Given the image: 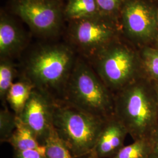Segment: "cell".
I'll use <instances>...</instances> for the list:
<instances>
[{
	"instance_id": "obj_1",
	"label": "cell",
	"mask_w": 158,
	"mask_h": 158,
	"mask_svg": "<svg viewBox=\"0 0 158 158\" xmlns=\"http://www.w3.org/2000/svg\"><path fill=\"white\" fill-rule=\"evenodd\" d=\"M77 57L67 42L41 44L25 59L22 76L54 100H63Z\"/></svg>"
},
{
	"instance_id": "obj_2",
	"label": "cell",
	"mask_w": 158,
	"mask_h": 158,
	"mask_svg": "<svg viewBox=\"0 0 158 158\" xmlns=\"http://www.w3.org/2000/svg\"><path fill=\"white\" fill-rule=\"evenodd\" d=\"M114 115L134 141L151 137L158 124V100L153 81L136 80L114 94Z\"/></svg>"
},
{
	"instance_id": "obj_3",
	"label": "cell",
	"mask_w": 158,
	"mask_h": 158,
	"mask_svg": "<svg viewBox=\"0 0 158 158\" xmlns=\"http://www.w3.org/2000/svg\"><path fill=\"white\" fill-rule=\"evenodd\" d=\"M87 61L114 94L136 80L145 77L139 49L122 35Z\"/></svg>"
},
{
	"instance_id": "obj_4",
	"label": "cell",
	"mask_w": 158,
	"mask_h": 158,
	"mask_svg": "<svg viewBox=\"0 0 158 158\" xmlns=\"http://www.w3.org/2000/svg\"><path fill=\"white\" fill-rule=\"evenodd\" d=\"M106 120L62 100H54L53 127L74 158L93 151Z\"/></svg>"
},
{
	"instance_id": "obj_5",
	"label": "cell",
	"mask_w": 158,
	"mask_h": 158,
	"mask_svg": "<svg viewBox=\"0 0 158 158\" xmlns=\"http://www.w3.org/2000/svg\"><path fill=\"white\" fill-rule=\"evenodd\" d=\"M62 100L102 118L107 119L114 115V94L89 62L79 55L65 87Z\"/></svg>"
},
{
	"instance_id": "obj_6",
	"label": "cell",
	"mask_w": 158,
	"mask_h": 158,
	"mask_svg": "<svg viewBox=\"0 0 158 158\" xmlns=\"http://www.w3.org/2000/svg\"><path fill=\"white\" fill-rule=\"evenodd\" d=\"M121 35L119 24L101 15L69 21L66 32V42L87 60Z\"/></svg>"
},
{
	"instance_id": "obj_7",
	"label": "cell",
	"mask_w": 158,
	"mask_h": 158,
	"mask_svg": "<svg viewBox=\"0 0 158 158\" xmlns=\"http://www.w3.org/2000/svg\"><path fill=\"white\" fill-rule=\"evenodd\" d=\"M119 23L122 36L136 48L153 46L158 32V1L125 0Z\"/></svg>"
},
{
	"instance_id": "obj_8",
	"label": "cell",
	"mask_w": 158,
	"mask_h": 158,
	"mask_svg": "<svg viewBox=\"0 0 158 158\" xmlns=\"http://www.w3.org/2000/svg\"><path fill=\"white\" fill-rule=\"evenodd\" d=\"M10 10L33 34L43 38L57 36L64 18L61 0H10Z\"/></svg>"
},
{
	"instance_id": "obj_9",
	"label": "cell",
	"mask_w": 158,
	"mask_h": 158,
	"mask_svg": "<svg viewBox=\"0 0 158 158\" xmlns=\"http://www.w3.org/2000/svg\"><path fill=\"white\" fill-rule=\"evenodd\" d=\"M53 98L34 89L22 113L18 117L43 145L53 128Z\"/></svg>"
},
{
	"instance_id": "obj_10",
	"label": "cell",
	"mask_w": 158,
	"mask_h": 158,
	"mask_svg": "<svg viewBox=\"0 0 158 158\" xmlns=\"http://www.w3.org/2000/svg\"><path fill=\"white\" fill-rule=\"evenodd\" d=\"M28 35L5 11L0 12V58L19 55L28 45Z\"/></svg>"
},
{
	"instance_id": "obj_11",
	"label": "cell",
	"mask_w": 158,
	"mask_h": 158,
	"mask_svg": "<svg viewBox=\"0 0 158 158\" xmlns=\"http://www.w3.org/2000/svg\"><path fill=\"white\" fill-rule=\"evenodd\" d=\"M128 131L114 115L106 119L93 152L98 158H113L124 147Z\"/></svg>"
},
{
	"instance_id": "obj_12",
	"label": "cell",
	"mask_w": 158,
	"mask_h": 158,
	"mask_svg": "<svg viewBox=\"0 0 158 158\" xmlns=\"http://www.w3.org/2000/svg\"><path fill=\"white\" fill-rule=\"evenodd\" d=\"M14 151H25L34 150L45 156V145H41L32 131L17 117V127L8 140Z\"/></svg>"
},
{
	"instance_id": "obj_13",
	"label": "cell",
	"mask_w": 158,
	"mask_h": 158,
	"mask_svg": "<svg viewBox=\"0 0 158 158\" xmlns=\"http://www.w3.org/2000/svg\"><path fill=\"white\" fill-rule=\"evenodd\" d=\"M34 89V85L23 76L10 87L6 97V103L17 117L22 113Z\"/></svg>"
},
{
	"instance_id": "obj_14",
	"label": "cell",
	"mask_w": 158,
	"mask_h": 158,
	"mask_svg": "<svg viewBox=\"0 0 158 158\" xmlns=\"http://www.w3.org/2000/svg\"><path fill=\"white\" fill-rule=\"evenodd\" d=\"M63 15L68 22L100 15L96 0H67Z\"/></svg>"
},
{
	"instance_id": "obj_15",
	"label": "cell",
	"mask_w": 158,
	"mask_h": 158,
	"mask_svg": "<svg viewBox=\"0 0 158 158\" xmlns=\"http://www.w3.org/2000/svg\"><path fill=\"white\" fill-rule=\"evenodd\" d=\"M16 76L17 68L12 59L0 58V99L3 106H6V97Z\"/></svg>"
},
{
	"instance_id": "obj_16",
	"label": "cell",
	"mask_w": 158,
	"mask_h": 158,
	"mask_svg": "<svg viewBox=\"0 0 158 158\" xmlns=\"http://www.w3.org/2000/svg\"><path fill=\"white\" fill-rule=\"evenodd\" d=\"M145 76L152 81H158V49L143 46L139 49Z\"/></svg>"
},
{
	"instance_id": "obj_17",
	"label": "cell",
	"mask_w": 158,
	"mask_h": 158,
	"mask_svg": "<svg viewBox=\"0 0 158 158\" xmlns=\"http://www.w3.org/2000/svg\"><path fill=\"white\" fill-rule=\"evenodd\" d=\"M46 158H74L68 147L57 134L53 127L44 144Z\"/></svg>"
},
{
	"instance_id": "obj_18",
	"label": "cell",
	"mask_w": 158,
	"mask_h": 158,
	"mask_svg": "<svg viewBox=\"0 0 158 158\" xmlns=\"http://www.w3.org/2000/svg\"><path fill=\"white\" fill-rule=\"evenodd\" d=\"M151 145L149 138L136 140L124 147L113 158H150Z\"/></svg>"
},
{
	"instance_id": "obj_19",
	"label": "cell",
	"mask_w": 158,
	"mask_h": 158,
	"mask_svg": "<svg viewBox=\"0 0 158 158\" xmlns=\"http://www.w3.org/2000/svg\"><path fill=\"white\" fill-rule=\"evenodd\" d=\"M0 111V141L8 142L17 127V116L6 105Z\"/></svg>"
},
{
	"instance_id": "obj_20",
	"label": "cell",
	"mask_w": 158,
	"mask_h": 158,
	"mask_svg": "<svg viewBox=\"0 0 158 158\" xmlns=\"http://www.w3.org/2000/svg\"><path fill=\"white\" fill-rule=\"evenodd\" d=\"M100 15L119 23L122 6L125 0H96Z\"/></svg>"
},
{
	"instance_id": "obj_21",
	"label": "cell",
	"mask_w": 158,
	"mask_h": 158,
	"mask_svg": "<svg viewBox=\"0 0 158 158\" xmlns=\"http://www.w3.org/2000/svg\"><path fill=\"white\" fill-rule=\"evenodd\" d=\"M151 153L150 158H158V124L149 138Z\"/></svg>"
},
{
	"instance_id": "obj_22",
	"label": "cell",
	"mask_w": 158,
	"mask_h": 158,
	"mask_svg": "<svg viewBox=\"0 0 158 158\" xmlns=\"http://www.w3.org/2000/svg\"><path fill=\"white\" fill-rule=\"evenodd\" d=\"M14 158H46L40 153L34 150L16 151H14Z\"/></svg>"
},
{
	"instance_id": "obj_23",
	"label": "cell",
	"mask_w": 158,
	"mask_h": 158,
	"mask_svg": "<svg viewBox=\"0 0 158 158\" xmlns=\"http://www.w3.org/2000/svg\"><path fill=\"white\" fill-rule=\"evenodd\" d=\"M153 83L154 88H155V92H156L158 100V81H153Z\"/></svg>"
},
{
	"instance_id": "obj_24",
	"label": "cell",
	"mask_w": 158,
	"mask_h": 158,
	"mask_svg": "<svg viewBox=\"0 0 158 158\" xmlns=\"http://www.w3.org/2000/svg\"><path fill=\"white\" fill-rule=\"evenodd\" d=\"M153 47H155L156 48H158V32H157V35H156V38L155 40V44L153 46Z\"/></svg>"
},
{
	"instance_id": "obj_25",
	"label": "cell",
	"mask_w": 158,
	"mask_h": 158,
	"mask_svg": "<svg viewBox=\"0 0 158 158\" xmlns=\"http://www.w3.org/2000/svg\"><path fill=\"white\" fill-rule=\"evenodd\" d=\"M91 157H92V158H98L97 157V156H96L95 153L93 151L91 153Z\"/></svg>"
},
{
	"instance_id": "obj_26",
	"label": "cell",
	"mask_w": 158,
	"mask_h": 158,
	"mask_svg": "<svg viewBox=\"0 0 158 158\" xmlns=\"http://www.w3.org/2000/svg\"><path fill=\"white\" fill-rule=\"evenodd\" d=\"M85 158H92V157H91V154L90 153L89 155H87V156L85 157Z\"/></svg>"
},
{
	"instance_id": "obj_27",
	"label": "cell",
	"mask_w": 158,
	"mask_h": 158,
	"mask_svg": "<svg viewBox=\"0 0 158 158\" xmlns=\"http://www.w3.org/2000/svg\"><path fill=\"white\" fill-rule=\"evenodd\" d=\"M157 1H158V0H157Z\"/></svg>"
}]
</instances>
